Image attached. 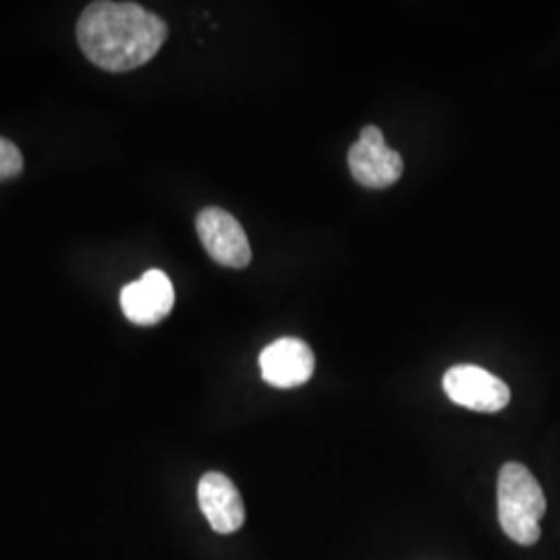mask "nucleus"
<instances>
[{"label": "nucleus", "mask_w": 560, "mask_h": 560, "mask_svg": "<svg viewBox=\"0 0 560 560\" xmlns=\"http://www.w3.org/2000/svg\"><path fill=\"white\" fill-rule=\"evenodd\" d=\"M349 168L353 179L370 189L390 187L402 175V159L399 152L390 150L374 125L363 127L360 140L349 150Z\"/></svg>", "instance_id": "nucleus-4"}, {"label": "nucleus", "mask_w": 560, "mask_h": 560, "mask_svg": "<svg viewBox=\"0 0 560 560\" xmlns=\"http://www.w3.org/2000/svg\"><path fill=\"white\" fill-rule=\"evenodd\" d=\"M175 305V289L162 270H148L140 280L125 284L120 307L127 320L138 326H152L164 320Z\"/></svg>", "instance_id": "nucleus-6"}, {"label": "nucleus", "mask_w": 560, "mask_h": 560, "mask_svg": "<svg viewBox=\"0 0 560 560\" xmlns=\"http://www.w3.org/2000/svg\"><path fill=\"white\" fill-rule=\"evenodd\" d=\"M201 513L217 534H233L245 521V504L233 481L219 471H208L198 486Z\"/></svg>", "instance_id": "nucleus-8"}, {"label": "nucleus", "mask_w": 560, "mask_h": 560, "mask_svg": "<svg viewBox=\"0 0 560 560\" xmlns=\"http://www.w3.org/2000/svg\"><path fill=\"white\" fill-rule=\"evenodd\" d=\"M23 171V156L13 141L0 138V180L13 179Z\"/></svg>", "instance_id": "nucleus-9"}, {"label": "nucleus", "mask_w": 560, "mask_h": 560, "mask_svg": "<svg viewBox=\"0 0 560 560\" xmlns=\"http://www.w3.org/2000/svg\"><path fill=\"white\" fill-rule=\"evenodd\" d=\"M261 378L275 388H295L312 378L316 358L301 339H279L268 345L260 355Z\"/></svg>", "instance_id": "nucleus-7"}, {"label": "nucleus", "mask_w": 560, "mask_h": 560, "mask_svg": "<svg viewBox=\"0 0 560 560\" xmlns=\"http://www.w3.org/2000/svg\"><path fill=\"white\" fill-rule=\"evenodd\" d=\"M546 497L540 481L521 463L502 465L499 474V521L502 532L521 546L540 540Z\"/></svg>", "instance_id": "nucleus-2"}, {"label": "nucleus", "mask_w": 560, "mask_h": 560, "mask_svg": "<svg viewBox=\"0 0 560 560\" xmlns=\"http://www.w3.org/2000/svg\"><path fill=\"white\" fill-rule=\"evenodd\" d=\"M166 36L164 20L136 2H92L78 21L83 55L110 73H125L154 59Z\"/></svg>", "instance_id": "nucleus-1"}, {"label": "nucleus", "mask_w": 560, "mask_h": 560, "mask_svg": "<svg viewBox=\"0 0 560 560\" xmlns=\"http://www.w3.org/2000/svg\"><path fill=\"white\" fill-rule=\"evenodd\" d=\"M196 229L210 258L229 268H245L252 261V247L240 221L222 208H203Z\"/></svg>", "instance_id": "nucleus-5"}, {"label": "nucleus", "mask_w": 560, "mask_h": 560, "mask_svg": "<svg viewBox=\"0 0 560 560\" xmlns=\"http://www.w3.org/2000/svg\"><path fill=\"white\" fill-rule=\"evenodd\" d=\"M442 388L453 402L480 413H497L511 400L509 386L478 365L451 368L442 378Z\"/></svg>", "instance_id": "nucleus-3"}]
</instances>
